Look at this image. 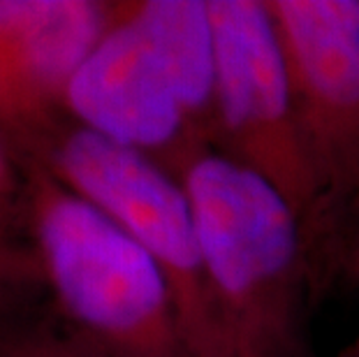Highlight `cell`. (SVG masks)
<instances>
[{
    "mask_svg": "<svg viewBox=\"0 0 359 357\" xmlns=\"http://www.w3.org/2000/svg\"><path fill=\"white\" fill-rule=\"evenodd\" d=\"M334 276H346L359 290V191L343 214L334 250Z\"/></svg>",
    "mask_w": 359,
    "mask_h": 357,
    "instance_id": "9c48e42d",
    "label": "cell"
},
{
    "mask_svg": "<svg viewBox=\"0 0 359 357\" xmlns=\"http://www.w3.org/2000/svg\"><path fill=\"white\" fill-rule=\"evenodd\" d=\"M35 154L60 184L86 197L158 262L193 357H227L200 230L186 186L163 165L74 121L37 135Z\"/></svg>",
    "mask_w": 359,
    "mask_h": 357,
    "instance_id": "277c9868",
    "label": "cell"
},
{
    "mask_svg": "<svg viewBox=\"0 0 359 357\" xmlns=\"http://www.w3.org/2000/svg\"><path fill=\"white\" fill-rule=\"evenodd\" d=\"M74 123L181 179L216 149V35L209 0H144L116 17L65 88Z\"/></svg>",
    "mask_w": 359,
    "mask_h": 357,
    "instance_id": "6da1fadb",
    "label": "cell"
},
{
    "mask_svg": "<svg viewBox=\"0 0 359 357\" xmlns=\"http://www.w3.org/2000/svg\"><path fill=\"white\" fill-rule=\"evenodd\" d=\"M0 179H3V151H0Z\"/></svg>",
    "mask_w": 359,
    "mask_h": 357,
    "instance_id": "8fae6325",
    "label": "cell"
},
{
    "mask_svg": "<svg viewBox=\"0 0 359 357\" xmlns=\"http://www.w3.org/2000/svg\"><path fill=\"white\" fill-rule=\"evenodd\" d=\"M95 0H0V114L42 135L65 88L116 17Z\"/></svg>",
    "mask_w": 359,
    "mask_h": 357,
    "instance_id": "52a82bcc",
    "label": "cell"
},
{
    "mask_svg": "<svg viewBox=\"0 0 359 357\" xmlns=\"http://www.w3.org/2000/svg\"><path fill=\"white\" fill-rule=\"evenodd\" d=\"M30 211L60 318L118 357H193L158 262L40 161L30 165Z\"/></svg>",
    "mask_w": 359,
    "mask_h": 357,
    "instance_id": "3957f363",
    "label": "cell"
},
{
    "mask_svg": "<svg viewBox=\"0 0 359 357\" xmlns=\"http://www.w3.org/2000/svg\"><path fill=\"white\" fill-rule=\"evenodd\" d=\"M209 7L216 35L213 151L257 174L285 197L306 227L316 264L318 186L297 128L271 10L266 0H209Z\"/></svg>",
    "mask_w": 359,
    "mask_h": 357,
    "instance_id": "8992f818",
    "label": "cell"
},
{
    "mask_svg": "<svg viewBox=\"0 0 359 357\" xmlns=\"http://www.w3.org/2000/svg\"><path fill=\"white\" fill-rule=\"evenodd\" d=\"M7 357H118L100 344L83 337L65 318L56 314L53 321L37 325L14 341Z\"/></svg>",
    "mask_w": 359,
    "mask_h": 357,
    "instance_id": "ba28073f",
    "label": "cell"
},
{
    "mask_svg": "<svg viewBox=\"0 0 359 357\" xmlns=\"http://www.w3.org/2000/svg\"><path fill=\"white\" fill-rule=\"evenodd\" d=\"M193 204L227 357H316L320 285L299 214L218 151L181 174Z\"/></svg>",
    "mask_w": 359,
    "mask_h": 357,
    "instance_id": "7a4b0ae2",
    "label": "cell"
},
{
    "mask_svg": "<svg viewBox=\"0 0 359 357\" xmlns=\"http://www.w3.org/2000/svg\"><path fill=\"white\" fill-rule=\"evenodd\" d=\"M297 128L318 186V283H334L343 214L359 191V0H266Z\"/></svg>",
    "mask_w": 359,
    "mask_h": 357,
    "instance_id": "5b68a950",
    "label": "cell"
},
{
    "mask_svg": "<svg viewBox=\"0 0 359 357\" xmlns=\"http://www.w3.org/2000/svg\"><path fill=\"white\" fill-rule=\"evenodd\" d=\"M336 357H359V337L355 341H350L346 348H341Z\"/></svg>",
    "mask_w": 359,
    "mask_h": 357,
    "instance_id": "30bf717a",
    "label": "cell"
}]
</instances>
